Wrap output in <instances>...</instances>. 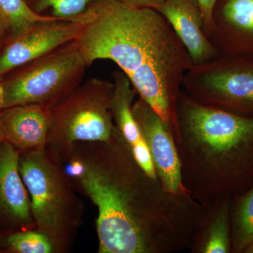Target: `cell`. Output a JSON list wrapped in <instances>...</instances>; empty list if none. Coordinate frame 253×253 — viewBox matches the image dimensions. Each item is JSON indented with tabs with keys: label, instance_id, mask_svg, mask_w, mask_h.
<instances>
[{
	"label": "cell",
	"instance_id": "52a82bcc",
	"mask_svg": "<svg viewBox=\"0 0 253 253\" xmlns=\"http://www.w3.org/2000/svg\"><path fill=\"white\" fill-rule=\"evenodd\" d=\"M181 89L210 107L253 115V56H221L194 66L186 73Z\"/></svg>",
	"mask_w": 253,
	"mask_h": 253
},
{
	"label": "cell",
	"instance_id": "277c9868",
	"mask_svg": "<svg viewBox=\"0 0 253 253\" xmlns=\"http://www.w3.org/2000/svg\"><path fill=\"white\" fill-rule=\"evenodd\" d=\"M19 172L31 200L36 229L66 253L83 224L84 204L64 165L45 149L20 152Z\"/></svg>",
	"mask_w": 253,
	"mask_h": 253
},
{
	"label": "cell",
	"instance_id": "5bb4252c",
	"mask_svg": "<svg viewBox=\"0 0 253 253\" xmlns=\"http://www.w3.org/2000/svg\"><path fill=\"white\" fill-rule=\"evenodd\" d=\"M231 196L204 206L190 251L192 253H231Z\"/></svg>",
	"mask_w": 253,
	"mask_h": 253
},
{
	"label": "cell",
	"instance_id": "7c38bea8",
	"mask_svg": "<svg viewBox=\"0 0 253 253\" xmlns=\"http://www.w3.org/2000/svg\"><path fill=\"white\" fill-rule=\"evenodd\" d=\"M166 18L185 46L194 66L221 56L204 32V16L199 0H165L155 8Z\"/></svg>",
	"mask_w": 253,
	"mask_h": 253
},
{
	"label": "cell",
	"instance_id": "4fadbf2b",
	"mask_svg": "<svg viewBox=\"0 0 253 253\" xmlns=\"http://www.w3.org/2000/svg\"><path fill=\"white\" fill-rule=\"evenodd\" d=\"M5 141L20 152L45 149L51 131L50 108L40 104H24L0 111Z\"/></svg>",
	"mask_w": 253,
	"mask_h": 253
},
{
	"label": "cell",
	"instance_id": "6da1fadb",
	"mask_svg": "<svg viewBox=\"0 0 253 253\" xmlns=\"http://www.w3.org/2000/svg\"><path fill=\"white\" fill-rule=\"evenodd\" d=\"M63 165L76 191L97 208L98 253L190 250L204 206L148 175L116 126L108 141L75 143Z\"/></svg>",
	"mask_w": 253,
	"mask_h": 253
},
{
	"label": "cell",
	"instance_id": "8992f818",
	"mask_svg": "<svg viewBox=\"0 0 253 253\" xmlns=\"http://www.w3.org/2000/svg\"><path fill=\"white\" fill-rule=\"evenodd\" d=\"M114 89L113 82L91 78L50 108V154L63 163L75 143L111 139L116 127L110 109Z\"/></svg>",
	"mask_w": 253,
	"mask_h": 253
},
{
	"label": "cell",
	"instance_id": "7402d4cb",
	"mask_svg": "<svg viewBox=\"0 0 253 253\" xmlns=\"http://www.w3.org/2000/svg\"><path fill=\"white\" fill-rule=\"evenodd\" d=\"M4 109V94H3L2 77L0 76V111Z\"/></svg>",
	"mask_w": 253,
	"mask_h": 253
},
{
	"label": "cell",
	"instance_id": "9c48e42d",
	"mask_svg": "<svg viewBox=\"0 0 253 253\" xmlns=\"http://www.w3.org/2000/svg\"><path fill=\"white\" fill-rule=\"evenodd\" d=\"M131 112L149 150L159 180L173 194L188 193L181 181L180 161L175 143L162 118L139 97L133 103Z\"/></svg>",
	"mask_w": 253,
	"mask_h": 253
},
{
	"label": "cell",
	"instance_id": "9a60e30c",
	"mask_svg": "<svg viewBox=\"0 0 253 253\" xmlns=\"http://www.w3.org/2000/svg\"><path fill=\"white\" fill-rule=\"evenodd\" d=\"M113 80L115 89L110 109L113 123L130 148H133L144 142L131 112L136 92L129 78L121 70L113 72Z\"/></svg>",
	"mask_w": 253,
	"mask_h": 253
},
{
	"label": "cell",
	"instance_id": "8fae6325",
	"mask_svg": "<svg viewBox=\"0 0 253 253\" xmlns=\"http://www.w3.org/2000/svg\"><path fill=\"white\" fill-rule=\"evenodd\" d=\"M206 37L222 56H253V0H218Z\"/></svg>",
	"mask_w": 253,
	"mask_h": 253
},
{
	"label": "cell",
	"instance_id": "ffe728a7",
	"mask_svg": "<svg viewBox=\"0 0 253 253\" xmlns=\"http://www.w3.org/2000/svg\"><path fill=\"white\" fill-rule=\"evenodd\" d=\"M218 0H199L204 16V32L207 35L212 25V14L214 5Z\"/></svg>",
	"mask_w": 253,
	"mask_h": 253
},
{
	"label": "cell",
	"instance_id": "3957f363",
	"mask_svg": "<svg viewBox=\"0 0 253 253\" xmlns=\"http://www.w3.org/2000/svg\"><path fill=\"white\" fill-rule=\"evenodd\" d=\"M175 141L181 181L205 206L253 184V115L210 107L183 91L176 101Z\"/></svg>",
	"mask_w": 253,
	"mask_h": 253
},
{
	"label": "cell",
	"instance_id": "e0dca14e",
	"mask_svg": "<svg viewBox=\"0 0 253 253\" xmlns=\"http://www.w3.org/2000/svg\"><path fill=\"white\" fill-rule=\"evenodd\" d=\"M50 17L36 14L26 0H0V27L5 43L21 34L33 23Z\"/></svg>",
	"mask_w": 253,
	"mask_h": 253
},
{
	"label": "cell",
	"instance_id": "5b68a950",
	"mask_svg": "<svg viewBox=\"0 0 253 253\" xmlns=\"http://www.w3.org/2000/svg\"><path fill=\"white\" fill-rule=\"evenodd\" d=\"M87 65L73 41L2 77L4 109L24 104L51 108L82 84Z\"/></svg>",
	"mask_w": 253,
	"mask_h": 253
},
{
	"label": "cell",
	"instance_id": "d4e9b609",
	"mask_svg": "<svg viewBox=\"0 0 253 253\" xmlns=\"http://www.w3.org/2000/svg\"><path fill=\"white\" fill-rule=\"evenodd\" d=\"M245 253H253V243L246 249V251H245Z\"/></svg>",
	"mask_w": 253,
	"mask_h": 253
},
{
	"label": "cell",
	"instance_id": "cb8c5ba5",
	"mask_svg": "<svg viewBox=\"0 0 253 253\" xmlns=\"http://www.w3.org/2000/svg\"><path fill=\"white\" fill-rule=\"evenodd\" d=\"M5 43V38L4 36V34H3L2 30H1V27H0V49L2 47L3 45H4Z\"/></svg>",
	"mask_w": 253,
	"mask_h": 253
},
{
	"label": "cell",
	"instance_id": "484cf974",
	"mask_svg": "<svg viewBox=\"0 0 253 253\" xmlns=\"http://www.w3.org/2000/svg\"><path fill=\"white\" fill-rule=\"evenodd\" d=\"M0 253H2V250H1V246H0Z\"/></svg>",
	"mask_w": 253,
	"mask_h": 253
},
{
	"label": "cell",
	"instance_id": "ac0fdd59",
	"mask_svg": "<svg viewBox=\"0 0 253 253\" xmlns=\"http://www.w3.org/2000/svg\"><path fill=\"white\" fill-rule=\"evenodd\" d=\"M2 252L11 253H62L59 245L37 229L0 234Z\"/></svg>",
	"mask_w": 253,
	"mask_h": 253
},
{
	"label": "cell",
	"instance_id": "7a4b0ae2",
	"mask_svg": "<svg viewBox=\"0 0 253 253\" xmlns=\"http://www.w3.org/2000/svg\"><path fill=\"white\" fill-rule=\"evenodd\" d=\"M83 14L84 25L75 42L88 67L100 59L116 63L175 142L176 101L194 65L172 26L156 9L117 0H99Z\"/></svg>",
	"mask_w": 253,
	"mask_h": 253
},
{
	"label": "cell",
	"instance_id": "30bf717a",
	"mask_svg": "<svg viewBox=\"0 0 253 253\" xmlns=\"http://www.w3.org/2000/svg\"><path fill=\"white\" fill-rule=\"evenodd\" d=\"M19 151L0 145V234L36 229L31 200L18 167Z\"/></svg>",
	"mask_w": 253,
	"mask_h": 253
},
{
	"label": "cell",
	"instance_id": "44dd1931",
	"mask_svg": "<svg viewBox=\"0 0 253 253\" xmlns=\"http://www.w3.org/2000/svg\"><path fill=\"white\" fill-rule=\"evenodd\" d=\"M125 4L139 6V7L155 8L162 4L165 0H117Z\"/></svg>",
	"mask_w": 253,
	"mask_h": 253
},
{
	"label": "cell",
	"instance_id": "ba28073f",
	"mask_svg": "<svg viewBox=\"0 0 253 253\" xmlns=\"http://www.w3.org/2000/svg\"><path fill=\"white\" fill-rule=\"evenodd\" d=\"M83 25V14L68 18L50 17L33 23L0 49V76L76 41Z\"/></svg>",
	"mask_w": 253,
	"mask_h": 253
},
{
	"label": "cell",
	"instance_id": "d6986e66",
	"mask_svg": "<svg viewBox=\"0 0 253 253\" xmlns=\"http://www.w3.org/2000/svg\"><path fill=\"white\" fill-rule=\"evenodd\" d=\"M36 14L58 18L75 17L83 14L99 0H26Z\"/></svg>",
	"mask_w": 253,
	"mask_h": 253
},
{
	"label": "cell",
	"instance_id": "603a6c76",
	"mask_svg": "<svg viewBox=\"0 0 253 253\" xmlns=\"http://www.w3.org/2000/svg\"><path fill=\"white\" fill-rule=\"evenodd\" d=\"M5 141L4 131H3L2 126H1V118H0V145Z\"/></svg>",
	"mask_w": 253,
	"mask_h": 253
},
{
	"label": "cell",
	"instance_id": "2e32d148",
	"mask_svg": "<svg viewBox=\"0 0 253 253\" xmlns=\"http://www.w3.org/2000/svg\"><path fill=\"white\" fill-rule=\"evenodd\" d=\"M231 253H245L253 243V184L242 194L231 196Z\"/></svg>",
	"mask_w": 253,
	"mask_h": 253
}]
</instances>
